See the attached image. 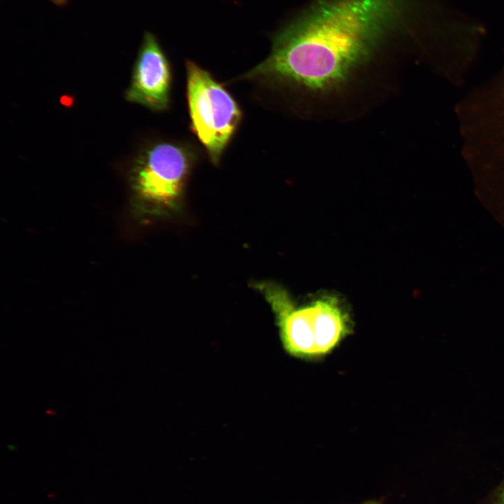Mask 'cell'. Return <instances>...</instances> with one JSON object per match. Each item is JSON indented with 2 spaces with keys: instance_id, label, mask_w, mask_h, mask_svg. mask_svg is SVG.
Instances as JSON below:
<instances>
[{
  "instance_id": "cell-1",
  "label": "cell",
  "mask_w": 504,
  "mask_h": 504,
  "mask_svg": "<svg viewBox=\"0 0 504 504\" xmlns=\"http://www.w3.org/2000/svg\"><path fill=\"white\" fill-rule=\"evenodd\" d=\"M410 7L409 0H318L274 35L270 55L242 78L334 90L401 25Z\"/></svg>"
},
{
  "instance_id": "cell-2",
  "label": "cell",
  "mask_w": 504,
  "mask_h": 504,
  "mask_svg": "<svg viewBox=\"0 0 504 504\" xmlns=\"http://www.w3.org/2000/svg\"><path fill=\"white\" fill-rule=\"evenodd\" d=\"M276 319L283 347L302 359L323 358L351 330L349 313L342 300L324 294L296 306L288 293L273 284L259 285Z\"/></svg>"
},
{
  "instance_id": "cell-3",
  "label": "cell",
  "mask_w": 504,
  "mask_h": 504,
  "mask_svg": "<svg viewBox=\"0 0 504 504\" xmlns=\"http://www.w3.org/2000/svg\"><path fill=\"white\" fill-rule=\"evenodd\" d=\"M187 99L191 128L217 164L241 118L232 96L204 69L186 62Z\"/></svg>"
},
{
  "instance_id": "cell-4",
  "label": "cell",
  "mask_w": 504,
  "mask_h": 504,
  "mask_svg": "<svg viewBox=\"0 0 504 504\" xmlns=\"http://www.w3.org/2000/svg\"><path fill=\"white\" fill-rule=\"evenodd\" d=\"M194 162L195 155L186 146L170 141L155 143L135 160L134 188L145 200L172 204L181 195Z\"/></svg>"
},
{
  "instance_id": "cell-5",
  "label": "cell",
  "mask_w": 504,
  "mask_h": 504,
  "mask_svg": "<svg viewBox=\"0 0 504 504\" xmlns=\"http://www.w3.org/2000/svg\"><path fill=\"white\" fill-rule=\"evenodd\" d=\"M171 85L169 60L156 37L146 32L133 67L126 99L153 111H163L169 105Z\"/></svg>"
},
{
  "instance_id": "cell-6",
  "label": "cell",
  "mask_w": 504,
  "mask_h": 504,
  "mask_svg": "<svg viewBox=\"0 0 504 504\" xmlns=\"http://www.w3.org/2000/svg\"><path fill=\"white\" fill-rule=\"evenodd\" d=\"M363 504H383L382 500H369L364 502Z\"/></svg>"
},
{
  "instance_id": "cell-7",
  "label": "cell",
  "mask_w": 504,
  "mask_h": 504,
  "mask_svg": "<svg viewBox=\"0 0 504 504\" xmlns=\"http://www.w3.org/2000/svg\"><path fill=\"white\" fill-rule=\"evenodd\" d=\"M503 504H504V500H503Z\"/></svg>"
}]
</instances>
